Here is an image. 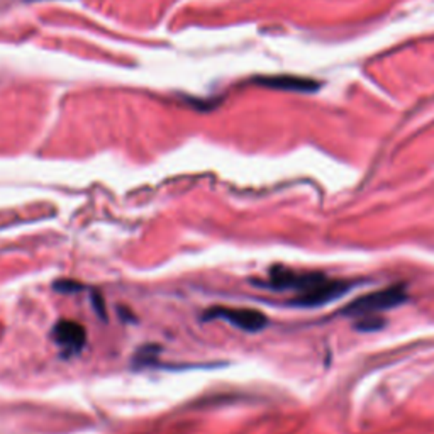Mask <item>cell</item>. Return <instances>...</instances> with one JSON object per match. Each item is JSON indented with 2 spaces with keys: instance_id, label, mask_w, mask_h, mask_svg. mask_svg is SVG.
I'll return each instance as SVG.
<instances>
[{
  "instance_id": "3",
  "label": "cell",
  "mask_w": 434,
  "mask_h": 434,
  "mask_svg": "<svg viewBox=\"0 0 434 434\" xmlns=\"http://www.w3.org/2000/svg\"><path fill=\"white\" fill-rule=\"evenodd\" d=\"M205 317L227 321L231 322L232 326H236V328L249 331V333L262 331L268 324L267 316L263 314V312L248 307H214L205 314Z\"/></svg>"
},
{
  "instance_id": "2",
  "label": "cell",
  "mask_w": 434,
  "mask_h": 434,
  "mask_svg": "<svg viewBox=\"0 0 434 434\" xmlns=\"http://www.w3.org/2000/svg\"><path fill=\"white\" fill-rule=\"evenodd\" d=\"M405 289L402 285H392V287L377 290V292L361 295L356 301L348 304L343 312L353 317L377 316L378 312L401 306L402 302H405Z\"/></svg>"
},
{
  "instance_id": "4",
  "label": "cell",
  "mask_w": 434,
  "mask_h": 434,
  "mask_svg": "<svg viewBox=\"0 0 434 434\" xmlns=\"http://www.w3.org/2000/svg\"><path fill=\"white\" fill-rule=\"evenodd\" d=\"M51 336L66 355H75V353H78L85 346V341H87V334H85L83 326L68 319L58 321L55 328H53Z\"/></svg>"
},
{
  "instance_id": "5",
  "label": "cell",
  "mask_w": 434,
  "mask_h": 434,
  "mask_svg": "<svg viewBox=\"0 0 434 434\" xmlns=\"http://www.w3.org/2000/svg\"><path fill=\"white\" fill-rule=\"evenodd\" d=\"M263 85L268 87L280 88V91L289 92H301V93H311L316 92L321 87L316 80L302 78V77H292V75H280V77H267L262 78Z\"/></svg>"
},
{
  "instance_id": "6",
  "label": "cell",
  "mask_w": 434,
  "mask_h": 434,
  "mask_svg": "<svg viewBox=\"0 0 434 434\" xmlns=\"http://www.w3.org/2000/svg\"><path fill=\"white\" fill-rule=\"evenodd\" d=\"M382 326H383L382 317L365 316V317H360V322L356 324V328L361 329V331H375V329L382 328Z\"/></svg>"
},
{
  "instance_id": "1",
  "label": "cell",
  "mask_w": 434,
  "mask_h": 434,
  "mask_svg": "<svg viewBox=\"0 0 434 434\" xmlns=\"http://www.w3.org/2000/svg\"><path fill=\"white\" fill-rule=\"evenodd\" d=\"M270 285L275 290H294L297 297L292 304L301 307H317L341 297L351 289V281L333 280L317 272H297L285 267L270 270Z\"/></svg>"
}]
</instances>
